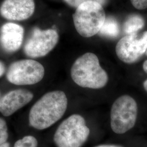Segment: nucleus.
I'll use <instances>...</instances> for the list:
<instances>
[{
    "instance_id": "f257e3e1",
    "label": "nucleus",
    "mask_w": 147,
    "mask_h": 147,
    "mask_svg": "<svg viewBox=\"0 0 147 147\" xmlns=\"http://www.w3.org/2000/svg\"><path fill=\"white\" fill-rule=\"evenodd\" d=\"M68 99L60 90L49 92L32 106L29 114V123L33 127L43 130L59 121L65 112Z\"/></svg>"
},
{
    "instance_id": "f03ea898",
    "label": "nucleus",
    "mask_w": 147,
    "mask_h": 147,
    "mask_svg": "<svg viewBox=\"0 0 147 147\" xmlns=\"http://www.w3.org/2000/svg\"><path fill=\"white\" fill-rule=\"evenodd\" d=\"M71 76L79 86L91 89L102 88L109 81L108 75L100 66L98 57L92 53H84L75 61Z\"/></svg>"
},
{
    "instance_id": "7ed1b4c3",
    "label": "nucleus",
    "mask_w": 147,
    "mask_h": 147,
    "mask_svg": "<svg viewBox=\"0 0 147 147\" xmlns=\"http://www.w3.org/2000/svg\"><path fill=\"white\" fill-rule=\"evenodd\" d=\"M73 18L79 34L89 38L99 32L106 17L102 5L95 1H88L76 9Z\"/></svg>"
},
{
    "instance_id": "20e7f679",
    "label": "nucleus",
    "mask_w": 147,
    "mask_h": 147,
    "mask_svg": "<svg viewBox=\"0 0 147 147\" xmlns=\"http://www.w3.org/2000/svg\"><path fill=\"white\" fill-rule=\"evenodd\" d=\"M89 133L84 118L73 115L58 126L53 140L57 147H81L88 139Z\"/></svg>"
},
{
    "instance_id": "39448f33",
    "label": "nucleus",
    "mask_w": 147,
    "mask_h": 147,
    "mask_svg": "<svg viewBox=\"0 0 147 147\" xmlns=\"http://www.w3.org/2000/svg\"><path fill=\"white\" fill-rule=\"evenodd\" d=\"M138 107L131 96L124 95L113 104L111 111V126L117 134H124L135 125Z\"/></svg>"
},
{
    "instance_id": "423d86ee",
    "label": "nucleus",
    "mask_w": 147,
    "mask_h": 147,
    "mask_svg": "<svg viewBox=\"0 0 147 147\" xmlns=\"http://www.w3.org/2000/svg\"><path fill=\"white\" fill-rule=\"evenodd\" d=\"M45 69L42 64L33 59H22L12 63L7 73V80L16 85H31L40 82Z\"/></svg>"
},
{
    "instance_id": "0eeeda50",
    "label": "nucleus",
    "mask_w": 147,
    "mask_h": 147,
    "mask_svg": "<svg viewBox=\"0 0 147 147\" xmlns=\"http://www.w3.org/2000/svg\"><path fill=\"white\" fill-rule=\"evenodd\" d=\"M58 40L59 34L56 30H42L35 27L25 44L24 51L29 57H42L53 50Z\"/></svg>"
},
{
    "instance_id": "6e6552de",
    "label": "nucleus",
    "mask_w": 147,
    "mask_h": 147,
    "mask_svg": "<svg viewBox=\"0 0 147 147\" xmlns=\"http://www.w3.org/2000/svg\"><path fill=\"white\" fill-rule=\"evenodd\" d=\"M147 49V31L142 33L127 34L118 42L116 53L122 62L131 64L137 62Z\"/></svg>"
},
{
    "instance_id": "1a4fd4ad",
    "label": "nucleus",
    "mask_w": 147,
    "mask_h": 147,
    "mask_svg": "<svg viewBox=\"0 0 147 147\" xmlns=\"http://www.w3.org/2000/svg\"><path fill=\"white\" fill-rule=\"evenodd\" d=\"M35 8L34 0H4L0 6V15L7 20L24 21L31 17Z\"/></svg>"
},
{
    "instance_id": "9d476101",
    "label": "nucleus",
    "mask_w": 147,
    "mask_h": 147,
    "mask_svg": "<svg viewBox=\"0 0 147 147\" xmlns=\"http://www.w3.org/2000/svg\"><path fill=\"white\" fill-rule=\"evenodd\" d=\"M24 28L20 25L8 22L0 28V44L3 50L8 53L18 51L23 42Z\"/></svg>"
},
{
    "instance_id": "9b49d317",
    "label": "nucleus",
    "mask_w": 147,
    "mask_h": 147,
    "mask_svg": "<svg viewBox=\"0 0 147 147\" xmlns=\"http://www.w3.org/2000/svg\"><path fill=\"white\" fill-rule=\"evenodd\" d=\"M33 95L25 89H16L7 93L0 99V112L3 116H9L29 103Z\"/></svg>"
},
{
    "instance_id": "f8f14e48",
    "label": "nucleus",
    "mask_w": 147,
    "mask_h": 147,
    "mask_svg": "<svg viewBox=\"0 0 147 147\" xmlns=\"http://www.w3.org/2000/svg\"><path fill=\"white\" fill-rule=\"evenodd\" d=\"M144 25L145 21L142 16L131 14L126 18L123 24V31L126 35L137 33L142 29Z\"/></svg>"
},
{
    "instance_id": "ddd939ff",
    "label": "nucleus",
    "mask_w": 147,
    "mask_h": 147,
    "mask_svg": "<svg viewBox=\"0 0 147 147\" xmlns=\"http://www.w3.org/2000/svg\"><path fill=\"white\" fill-rule=\"evenodd\" d=\"M119 31V25L118 21L114 18L109 16L106 18L105 22L98 33L102 36L115 38L118 36Z\"/></svg>"
},
{
    "instance_id": "4468645a",
    "label": "nucleus",
    "mask_w": 147,
    "mask_h": 147,
    "mask_svg": "<svg viewBox=\"0 0 147 147\" xmlns=\"http://www.w3.org/2000/svg\"><path fill=\"white\" fill-rule=\"evenodd\" d=\"M37 146L36 138L32 136H28L16 141L14 147H37Z\"/></svg>"
},
{
    "instance_id": "2eb2a0df",
    "label": "nucleus",
    "mask_w": 147,
    "mask_h": 147,
    "mask_svg": "<svg viewBox=\"0 0 147 147\" xmlns=\"http://www.w3.org/2000/svg\"><path fill=\"white\" fill-rule=\"evenodd\" d=\"M63 1L68 5L75 8H77L79 5H81L82 3L88 1H95L99 3L102 5H105L108 1V0H63Z\"/></svg>"
},
{
    "instance_id": "dca6fc26",
    "label": "nucleus",
    "mask_w": 147,
    "mask_h": 147,
    "mask_svg": "<svg viewBox=\"0 0 147 147\" xmlns=\"http://www.w3.org/2000/svg\"><path fill=\"white\" fill-rule=\"evenodd\" d=\"M8 136L7 124L5 120L0 118V146L6 142Z\"/></svg>"
},
{
    "instance_id": "f3484780",
    "label": "nucleus",
    "mask_w": 147,
    "mask_h": 147,
    "mask_svg": "<svg viewBox=\"0 0 147 147\" xmlns=\"http://www.w3.org/2000/svg\"><path fill=\"white\" fill-rule=\"evenodd\" d=\"M133 6L139 10L147 8V0H130Z\"/></svg>"
},
{
    "instance_id": "a211bd4d",
    "label": "nucleus",
    "mask_w": 147,
    "mask_h": 147,
    "mask_svg": "<svg viewBox=\"0 0 147 147\" xmlns=\"http://www.w3.org/2000/svg\"><path fill=\"white\" fill-rule=\"evenodd\" d=\"M5 71V66L4 63L0 61V77L2 76Z\"/></svg>"
},
{
    "instance_id": "6ab92c4d",
    "label": "nucleus",
    "mask_w": 147,
    "mask_h": 147,
    "mask_svg": "<svg viewBox=\"0 0 147 147\" xmlns=\"http://www.w3.org/2000/svg\"><path fill=\"white\" fill-rule=\"evenodd\" d=\"M96 147H123L120 146H117V145H111V144H106V145H101Z\"/></svg>"
},
{
    "instance_id": "aec40b11",
    "label": "nucleus",
    "mask_w": 147,
    "mask_h": 147,
    "mask_svg": "<svg viewBox=\"0 0 147 147\" xmlns=\"http://www.w3.org/2000/svg\"><path fill=\"white\" fill-rule=\"evenodd\" d=\"M143 68L144 71L147 73V60L146 61L144 62V63H143Z\"/></svg>"
},
{
    "instance_id": "412c9836",
    "label": "nucleus",
    "mask_w": 147,
    "mask_h": 147,
    "mask_svg": "<svg viewBox=\"0 0 147 147\" xmlns=\"http://www.w3.org/2000/svg\"><path fill=\"white\" fill-rule=\"evenodd\" d=\"M0 147H10V145L7 142H5V143H3V144L1 145Z\"/></svg>"
},
{
    "instance_id": "4be33fe9",
    "label": "nucleus",
    "mask_w": 147,
    "mask_h": 147,
    "mask_svg": "<svg viewBox=\"0 0 147 147\" xmlns=\"http://www.w3.org/2000/svg\"><path fill=\"white\" fill-rule=\"evenodd\" d=\"M143 86H144V88L145 90L147 92V80L144 81V82L143 84Z\"/></svg>"
},
{
    "instance_id": "5701e85b",
    "label": "nucleus",
    "mask_w": 147,
    "mask_h": 147,
    "mask_svg": "<svg viewBox=\"0 0 147 147\" xmlns=\"http://www.w3.org/2000/svg\"><path fill=\"white\" fill-rule=\"evenodd\" d=\"M146 55L147 56V50H146Z\"/></svg>"
}]
</instances>
